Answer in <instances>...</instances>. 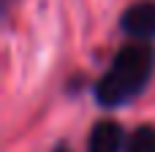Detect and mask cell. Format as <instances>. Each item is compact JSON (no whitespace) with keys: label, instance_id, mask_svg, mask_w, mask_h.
<instances>
[{"label":"cell","instance_id":"obj_1","mask_svg":"<svg viewBox=\"0 0 155 152\" xmlns=\"http://www.w3.org/2000/svg\"><path fill=\"white\" fill-rule=\"evenodd\" d=\"M155 52L150 44H128L117 52L109 71L95 87V95L104 106H120L136 98L153 76Z\"/></svg>","mask_w":155,"mask_h":152},{"label":"cell","instance_id":"obj_2","mask_svg":"<svg viewBox=\"0 0 155 152\" xmlns=\"http://www.w3.org/2000/svg\"><path fill=\"white\" fill-rule=\"evenodd\" d=\"M123 30L139 41L155 38V0H142L134 3L123 14Z\"/></svg>","mask_w":155,"mask_h":152},{"label":"cell","instance_id":"obj_3","mask_svg":"<svg viewBox=\"0 0 155 152\" xmlns=\"http://www.w3.org/2000/svg\"><path fill=\"white\" fill-rule=\"evenodd\" d=\"M123 147V131L117 122H98L90 133L87 152H120Z\"/></svg>","mask_w":155,"mask_h":152},{"label":"cell","instance_id":"obj_4","mask_svg":"<svg viewBox=\"0 0 155 152\" xmlns=\"http://www.w3.org/2000/svg\"><path fill=\"white\" fill-rule=\"evenodd\" d=\"M128 152H155V128L153 125H142L134 131L131 141H128Z\"/></svg>","mask_w":155,"mask_h":152}]
</instances>
